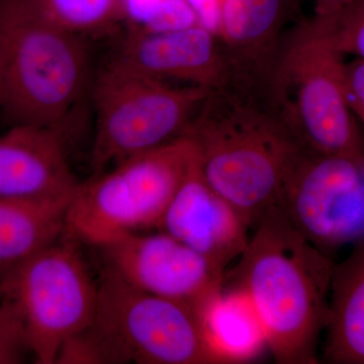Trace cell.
Instances as JSON below:
<instances>
[{
	"label": "cell",
	"instance_id": "6da1fadb",
	"mask_svg": "<svg viewBox=\"0 0 364 364\" xmlns=\"http://www.w3.org/2000/svg\"><path fill=\"white\" fill-rule=\"evenodd\" d=\"M184 134L195 141L203 178L250 229L279 205L308 152L263 93L230 86L210 91Z\"/></svg>",
	"mask_w": 364,
	"mask_h": 364
},
{
	"label": "cell",
	"instance_id": "7a4b0ae2",
	"mask_svg": "<svg viewBox=\"0 0 364 364\" xmlns=\"http://www.w3.org/2000/svg\"><path fill=\"white\" fill-rule=\"evenodd\" d=\"M253 229L232 287L247 294L277 363H317L318 338L329 318L334 264L277 205Z\"/></svg>",
	"mask_w": 364,
	"mask_h": 364
},
{
	"label": "cell",
	"instance_id": "3957f363",
	"mask_svg": "<svg viewBox=\"0 0 364 364\" xmlns=\"http://www.w3.org/2000/svg\"><path fill=\"white\" fill-rule=\"evenodd\" d=\"M88 86L83 38L44 20L28 0H0V109L11 126L66 136Z\"/></svg>",
	"mask_w": 364,
	"mask_h": 364
},
{
	"label": "cell",
	"instance_id": "277c9868",
	"mask_svg": "<svg viewBox=\"0 0 364 364\" xmlns=\"http://www.w3.org/2000/svg\"><path fill=\"white\" fill-rule=\"evenodd\" d=\"M344 55L322 14L291 26L265 86V98L308 152L364 158L344 90Z\"/></svg>",
	"mask_w": 364,
	"mask_h": 364
},
{
	"label": "cell",
	"instance_id": "5b68a950",
	"mask_svg": "<svg viewBox=\"0 0 364 364\" xmlns=\"http://www.w3.org/2000/svg\"><path fill=\"white\" fill-rule=\"evenodd\" d=\"M196 158L195 141L184 134L93 176L71 198L66 234L102 248L127 235L159 230Z\"/></svg>",
	"mask_w": 364,
	"mask_h": 364
},
{
	"label": "cell",
	"instance_id": "8992f818",
	"mask_svg": "<svg viewBox=\"0 0 364 364\" xmlns=\"http://www.w3.org/2000/svg\"><path fill=\"white\" fill-rule=\"evenodd\" d=\"M210 91L163 82L112 60L91 87L93 176L184 135Z\"/></svg>",
	"mask_w": 364,
	"mask_h": 364
},
{
	"label": "cell",
	"instance_id": "52a82bcc",
	"mask_svg": "<svg viewBox=\"0 0 364 364\" xmlns=\"http://www.w3.org/2000/svg\"><path fill=\"white\" fill-rule=\"evenodd\" d=\"M88 329L105 363L218 364L193 308L140 291L107 270Z\"/></svg>",
	"mask_w": 364,
	"mask_h": 364
},
{
	"label": "cell",
	"instance_id": "ba28073f",
	"mask_svg": "<svg viewBox=\"0 0 364 364\" xmlns=\"http://www.w3.org/2000/svg\"><path fill=\"white\" fill-rule=\"evenodd\" d=\"M68 237L0 279L2 294L20 314L36 363L55 364L64 342L87 328L97 311V286Z\"/></svg>",
	"mask_w": 364,
	"mask_h": 364
},
{
	"label": "cell",
	"instance_id": "9c48e42d",
	"mask_svg": "<svg viewBox=\"0 0 364 364\" xmlns=\"http://www.w3.org/2000/svg\"><path fill=\"white\" fill-rule=\"evenodd\" d=\"M277 207L326 255L364 240V158L306 152Z\"/></svg>",
	"mask_w": 364,
	"mask_h": 364
},
{
	"label": "cell",
	"instance_id": "30bf717a",
	"mask_svg": "<svg viewBox=\"0 0 364 364\" xmlns=\"http://www.w3.org/2000/svg\"><path fill=\"white\" fill-rule=\"evenodd\" d=\"M100 249L107 272L195 312L224 284L225 270L163 230L127 235Z\"/></svg>",
	"mask_w": 364,
	"mask_h": 364
},
{
	"label": "cell",
	"instance_id": "8fae6325",
	"mask_svg": "<svg viewBox=\"0 0 364 364\" xmlns=\"http://www.w3.org/2000/svg\"><path fill=\"white\" fill-rule=\"evenodd\" d=\"M114 61L148 77L208 90L228 85L219 38L202 26L172 32L135 30L122 42Z\"/></svg>",
	"mask_w": 364,
	"mask_h": 364
},
{
	"label": "cell",
	"instance_id": "7c38bea8",
	"mask_svg": "<svg viewBox=\"0 0 364 364\" xmlns=\"http://www.w3.org/2000/svg\"><path fill=\"white\" fill-rule=\"evenodd\" d=\"M159 230L226 270L247 246L248 226L240 213L203 178L198 156L170 203Z\"/></svg>",
	"mask_w": 364,
	"mask_h": 364
},
{
	"label": "cell",
	"instance_id": "4fadbf2b",
	"mask_svg": "<svg viewBox=\"0 0 364 364\" xmlns=\"http://www.w3.org/2000/svg\"><path fill=\"white\" fill-rule=\"evenodd\" d=\"M289 0H224L219 38L226 86L264 93L289 28Z\"/></svg>",
	"mask_w": 364,
	"mask_h": 364
},
{
	"label": "cell",
	"instance_id": "5bb4252c",
	"mask_svg": "<svg viewBox=\"0 0 364 364\" xmlns=\"http://www.w3.org/2000/svg\"><path fill=\"white\" fill-rule=\"evenodd\" d=\"M61 132L16 124L0 136V198L49 200L78 188Z\"/></svg>",
	"mask_w": 364,
	"mask_h": 364
},
{
	"label": "cell",
	"instance_id": "9a60e30c",
	"mask_svg": "<svg viewBox=\"0 0 364 364\" xmlns=\"http://www.w3.org/2000/svg\"><path fill=\"white\" fill-rule=\"evenodd\" d=\"M196 314L203 339L218 364L252 360L267 347L255 308L239 287H223Z\"/></svg>",
	"mask_w": 364,
	"mask_h": 364
},
{
	"label": "cell",
	"instance_id": "2e32d148",
	"mask_svg": "<svg viewBox=\"0 0 364 364\" xmlns=\"http://www.w3.org/2000/svg\"><path fill=\"white\" fill-rule=\"evenodd\" d=\"M73 196L0 198V279L66 233L67 210Z\"/></svg>",
	"mask_w": 364,
	"mask_h": 364
},
{
	"label": "cell",
	"instance_id": "e0dca14e",
	"mask_svg": "<svg viewBox=\"0 0 364 364\" xmlns=\"http://www.w3.org/2000/svg\"><path fill=\"white\" fill-rule=\"evenodd\" d=\"M325 356L338 364H364V240L334 265Z\"/></svg>",
	"mask_w": 364,
	"mask_h": 364
},
{
	"label": "cell",
	"instance_id": "ac0fdd59",
	"mask_svg": "<svg viewBox=\"0 0 364 364\" xmlns=\"http://www.w3.org/2000/svg\"><path fill=\"white\" fill-rule=\"evenodd\" d=\"M52 25L83 38L112 32L127 14L124 0H28Z\"/></svg>",
	"mask_w": 364,
	"mask_h": 364
},
{
	"label": "cell",
	"instance_id": "d6986e66",
	"mask_svg": "<svg viewBox=\"0 0 364 364\" xmlns=\"http://www.w3.org/2000/svg\"><path fill=\"white\" fill-rule=\"evenodd\" d=\"M318 14L339 52L364 60V0H346L331 13Z\"/></svg>",
	"mask_w": 364,
	"mask_h": 364
},
{
	"label": "cell",
	"instance_id": "ffe728a7",
	"mask_svg": "<svg viewBox=\"0 0 364 364\" xmlns=\"http://www.w3.org/2000/svg\"><path fill=\"white\" fill-rule=\"evenodd\" d=\"M32 356L25 328L13 301L0 299V364L26 363Z\"/></svg>",
	"mask_w": 364,
	"mask_h": 364
},
{
	"label": "cell",
	"instance_id": "44dd1931",
	"mask_svg": "<svg viewBox=\"0 0 364 364\" xmlns=\"http://www.w3.org/2000/svg\"><path fill=\"white\" fill-rule=\"evenodd\" d=\"M134 18L140 23L136 28L148 32H172L198 25L186 0H160Z\"/></svg>",
	"mask_w": 364,
	"mask_h": 364
},
{
	"label": "cell",
	"instance_id": "7402d4cb",
	"mask_svg": "<svg viewBox=\"0 0 364 364\" xmlns=\"http://www.w3.org/2000/svg\"><path fill=\"white\" fill-rule=\"evenodd\" d=\"M344 90L347 105L364 126V60L355 58L345 62Z\"/></svg>",
	"mask_w": 364,
	"mask_h": 364
},
{
	"label": "cell",
	"instance_id": "603a6c76",
	"mask_svg": "<svg viewBox=\"0 0 364 364\" xmlns=\"http://www.w3.org/2000/svg\"><path fill=\"white\" fill-rule=\"evenodd\" d=\"M223 1L224 0H186L195 13L198 25L217 37L221 28Z\"/></svg>",
	"mask_w": 364,
	"mask_h": 364
},
{
	"label": "cell",
	"instance_id": "cb8c5ba5",
	"mask_svg": "<svg viewBox=\"0 0 364 364\" xmlns=\"http://www.w3.org/2000/svg\"><path fill=\"white\" fill-rule=\"evenodd\" d=\"M346 0H314L316 4V14H328L335 11Z\"/></svg>",
	"mask_w": 364,
	"mask_h": 364
},
{
	"label": "cell",
	"instance_id": "d4e9b609",
	"mask_svg": "<svg viewBox=\"0 0 364 364\" xmlns=\"http://www.w3.org/2000/svg\"><path fill=\"white\" fill-rule=\"evenodd\" d=\"M2 296V291H1V287H0V299H1Z\"/></svg>",
	"mask_w": 364,
	"mask_h": 364
}]
</instances>
